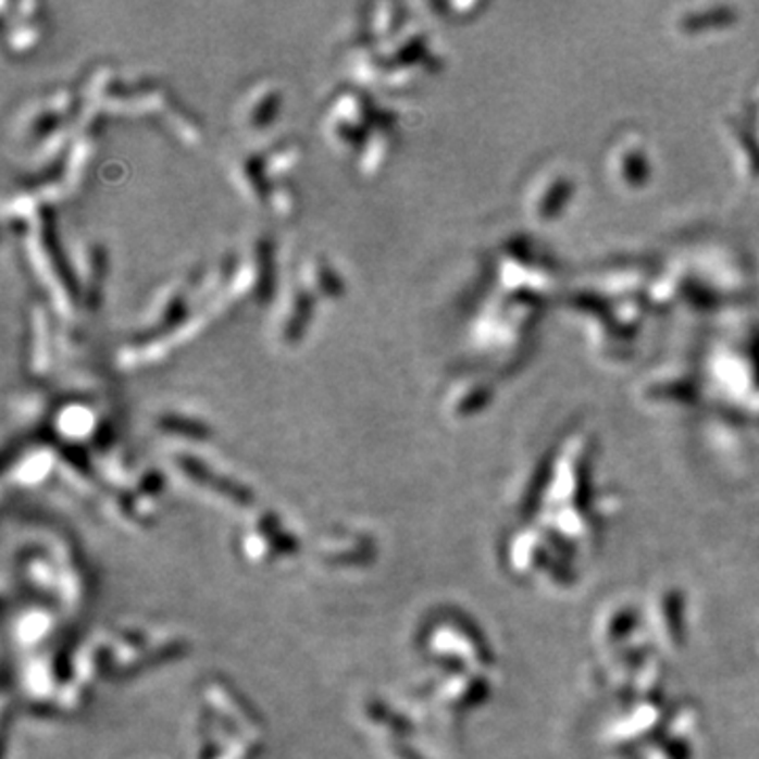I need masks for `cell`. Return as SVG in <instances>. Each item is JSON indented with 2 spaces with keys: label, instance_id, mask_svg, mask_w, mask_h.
<instances>
[{
  "label": "cell",
  "instance_id": "obj_1",
  "mask_svg": "<svg viewBox=\"0 0 759 759\" xmlns=\"http://www.w3.org/2000/svg\"><path fill=\"white\" fill-rule=\"evenodd\" d=\"M291 549V538L278 532L273 519L253 523V530L245 536V551L251 559H273L276 552H289Z\"/></svg>",
  "mask_w": 759,
  "mask_h": 759
},
{
  "label": "cell",
  "instance_id": "obj_2",
  "mask_svg": "<svg viewBox=\"0 0 759 759\" xmlns=\"http://www.w3.org/2000/svg\"><path fill=\"white\" fill-rule=\"evenodd\" d=\"M47 629H49L47 617H42V614L35 612V614H30V617H26L24 621L20 622V637H22L24 642L33 644L40 635L47 633Z\"/></svg>",
  "mask_w": 759,
  "mask_h": 759
}]
</instances>
